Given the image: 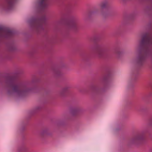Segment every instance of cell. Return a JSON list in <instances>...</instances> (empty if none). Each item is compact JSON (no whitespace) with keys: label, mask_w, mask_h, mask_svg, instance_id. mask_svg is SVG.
Wrapping results in <instances>:
<instances>
[{"label":"cell","mask_w":152,"mask_h":152,"mask_svg":"<svg viewBox=\"0 0 152 152\" xmlns=\"http://www.w3.org/2000/svg\"><path fill=\"white\" fill-rule=\"evenodd\" d=\"M150 39L149 35L145 34L142 37L140 43L138 56L141 59L144 58L148 52L150 47Z\"/></svg>","instance_id":"1"}]
</instances>
